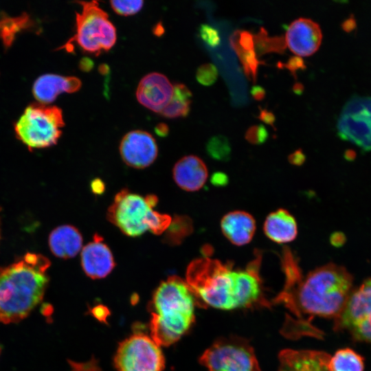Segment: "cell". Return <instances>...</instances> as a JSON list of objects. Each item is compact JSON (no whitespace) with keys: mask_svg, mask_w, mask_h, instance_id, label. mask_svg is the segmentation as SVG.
<instances>
[{"mask_svg":"<svg viewBox=\"0 0 371 371\" xmlns=\"http://www.w3.org/2000/svg\"><path fill=\"white\" fill-rule=\"evenodd\" d=\"M351 274L343 267L328 264L301 277L295 282L285 283L274 300L284 304L290 312L282 328L286 337L320 338L322 333L311 325L315 316L336 318L343 310L352 288Z\"/></svg>","mask_w":371,"mask_h":371,"instance_id":"cell-1","label":"cell"},{"mask_svg":"<svg viewBox=\"0 0 371 371\" xmlns=\"http://www.w3.org/2000/svg\"><path fill=\"white\" fill-rule=\"evenodd\" d=\"M258 258L245 270H233L218 260L202 258L188 267L186 282L196 304L232 310L248 307L262 297Z\"/></svg>","mask_w":371,"mask_h":371,"instance_id":"cell-2","label":"cell"},{"mask_svg":"<svg viewBox=\"0 0 371 371\" xmlns=\"http://www.w3.org/2000/svg\"><path fill=\"white\" fill-rule=\"evenodd\" d=\"M50 261L40 254L27 253L7 267H0V322H18L41 302L49 278Z\"/></svg>","mask_w":371,"mask_h":371,"instance_id":"cell-3","label":"cell"},{"mask_svg":"<svg viewBox=\"0 0 371 371\" xmlns=\"http://www.w3.org/2000/svg\"><path fill=\"white\" fill-rule=\"evenodd\" d=\"M195 304L186 281L174 276L161 282L150 304L152 339L159 346L178 341L194 322Z\"/></svg>","mask_w":371,"mask_h":371,"instance_id":"cell-4","label":"cell"},{"mask_svg":"<svg viewBox=\"0 0 371 371\" xmlns=\"http://www.w3.org/2000/svg\"><path fill=\"white\" fill-rule=\"evenodd\" d=\"M157 201L153 194L143 196L123 189L115 195L108 209L107 218L128 236H139L147 231L161 234L168 229L172 219L169 215L153 210Z\"/></svg>","mask_w":371,"mask_h":371,"instance_id":"cell-5","label":"cell"},{"mask_svg":"<svg viewBox=\"0 0 371 371\" xmlns=\"http://www.w3.org/2000/svg\"><path fill=\"white\" fill-rule=\"evenodd\" d=\"M81 12L76 13V32L60 48L70 49L76 43L84 51L99 55L109 50L116 42V30L109 20L108 14L97 1H78Z\"/></svg>","mask_w":371,"mask_h":371,"instance_id":"cell-6","label":"cell"},{"mask_svg":"<svg viewBox=\"0 0 371 371\" xmlns=\"http://www.w3.org/2000/svg\"><path fill=\"white\" fill-rule=\"evenodd\" d=\"M64 125L60 108L35 103L26 108L14 130L17 138L28 148H43L57 142Z\"/></svg>","mask_w":371,"mask_h":371,"instance_id":"cell-7","label":"cell"},{"mask_svg":"<svg viewBox=\"0 0 371 371\" xmlns=\"http://www.w3.org/2000/svg\"><path fill=\"white\" fill-rule=\"evenodd\" d=\"M199 361L208 371H261L251 346L238 337L216 341Z\"/></svg>","mask_w":371,"mask_h":371,"instance_id":"cell-8","label":"cell"},{"mask_svg":"<svg viewBox=\"0 0 371 371\" xmlns=\"http://www.w3.org/2000/svg\"><path fill=\"white\" fill-rule=\"evenodd\" d=\"M164 363L159 346L152 337L141 333L123 341L115 357L118 371H163Z\"/></svg>","mask_w":371,"mask_h":371,"instance_id":"cell-9","label":"cell"},{"mask_svg":"<svg viewBox=\"0 0 371 371\" xmlns=\"http://www.w3.org/2000/svg\"><path fill=\"white\" fill-rule=\"evenodd\" d=\"M337 134L365 151L371 150V97L354 96L342 109Z\"/></svg>","mask_w":371,"mask_h":371,"instance_id":"cell-10","label":"cell"},{"mask_svg":"<svg viewBox=\"0 0 371 371\" xmlns=\"http://www.w3.org/2000/svg\"><path fill=\"white\" fill-rule=\"evenodd\" d=\"M337 329H346L357 339L371 343V279L350 293L335 318Z\"/></svg>","mask_w":371,"mask_h":371,"instance_id":"cell-11","label":"cell"},{"mask_svg":"<svg viewBox=\"0 0 371 371\" xmlns=\"http://www.w3.org/2000/svg\"><path fill=\"white\" fill-rule=\"evenodd\" d=\"M123 161L135 168H144L151 165L158 154L157 145L149 133L135 130L126 133L120 145Z\"/></svg>","mask_w":371,"mask_h":371,"instance_id":"cell-12","label":"cell"},{"mask_svg":"<svg viewBox=\"0 0 371 371\" xmlns=\"http://www.w3.org/2000/svg\"><path fill=\"white\" fill-rule=\"evenodd\" d=\"M286 44L299 56H311L320 46L322 34L319 25L310 19L299 18L287 27Z\"/></svg>","mask_w":371,"mask_h":371,"instance_id":"cell-13","label":"cell"},{"mask_svg":"<svg viewBox=\"0 0 371 371\" xmlns=\"http://www.w3.org/2000/svg\"><path fill=\"white\" fill-rule=\"evenodd\" d=\"M173 94V85L164 74L153 72L144 76L136 91L138 102L147 109L161 113Z\"/></svg>","mask_w":371,"mask_h":371,"instance_id":"cell-14","label":"cell"},{"mask_svg":"<svg viewBox=\"0 0 371 371\" xmlns=\"http://www.w3.org/2000/svg\"><path fill=\"white\" fill-rule=\"evenodd\" d=\"M81 265L86 275L93 279L103 278L113 269L112 253L99 235L95 234L93 240L82 249Z\"/></svg>","mask_w":371,"mask_h":371,"instance_id":"cell-15","label":"cell"},{"mask_svg":"<svg viewBox=\"0 0 371 371\" xmlns=\"http://www.w3.org/2000/svg\"><path fill=\"white\" fill-rule=\"evenodd\" d=\"M330 359L324 352L286 349L280 352L278 371H330Z\"/></svg>","mask_w":371,"mask_h":371,"instance_id":"cell-16","label":"cell"},{"mask_svg":"<svg viewBox=\"0 0 371 371\" xmlns=\"http://www.w3.org/2000/svg\"><path fill=\"white\" fill-rule=\"evenodd\" d=\"M172 174L177 186L188 192L200 190L208 176L205 163L195 155H188L180 159L175 164Z\"/></svg>","mask_w":371,"mask_h":371,"instance_id":"cell-17","label":"cell"},{"mask_svg":"<svg viewBox=\"0 0 371 371\" xmlns=\"http://www.w3.org/2000/svg\"><path fill=\"white\" fill-rule=\"evenodd\" d=\"M221 229L230 243L243 246L252 240L256 231V221L248 212L235 210L224 215L221 221Z\"/></svg>","mask_w":371,"mask_h":371,"instance_id":"cell-18","label":"cell"},{"mask_svg":"<svg viewBox=\"0 0 371 371\" xmlns=\"http://www.w3.org/2000/svg\"><path fill=\"white\" fill-rule=\"evenodd\" d=\"M80 79L73 76L45 74L40 76L33 85V93L41 103L53 102L60 93H74L81 87Z\"/></svg>","mask_w":371,"mask_h":371,"instance_id":"cell-19","label":"cell"},{"mask_svg":"<svg viewBox=\"0 0 371 371\" xmlns=\"http://www.w3.org/2000/svg\"><path fill=\"white\" fill-rule=\"evenodd\" d=\"M265 236L274 243L282 244L291 242L297 235V225L294 216L285 209L271 212L263 225Z\"/></svg>","mask_w":371,"mask_h":371,"instance_id":"cell-20","label":"cell"},{"mask_svg":"<svg viewBox=\"0 0 371 371\" xmlns=\"http://www.w3.org/2000/svg\"><path fill=\"white\" fill-rule=\"evenodd\" d=\"M82 245L81 234L71 225L58 226L49 236L50 250L58 258L67 259L74 257L80 251Z\"/></svg>","mask_w":371,"mask_h":371,"instance_id":"cell-21","label":"cell"},{"mask_svg":"<svg viewBox=\"0 0 371 371\" xmlns=\"http://www.w3.org/2000/svg\"><path fill=\"white\" fill-rule=\"evenodd\" d=\"M192 96V92L185 85H173L172 98L160 113L168 118L186 117L190 111Z\"/></svg>","mask_w":371,"mask_h":371,"instance_id":"cell-22","label":"cell"},{"mask_svg":"<svg viewBox=\"0 0 371 371\" xmlns=\"http://www.w3.org/2000/svg\"><path fill=\"white\" fill-rule=\"evenodd\" d=\"M330 371H363L362 357L349 348L341 349L330 357L328 362Z\"/></svg>","mask_w":371,"mask_h":371,"instance_id":"cell-23","label":"cell"},{"mask_svg":"<svg viewBox=\"0 0 371 371\" xmlns=\"http://www.w3.org/2000/svg\"><path fill=\"white\" fill-rule=\"evenodd\" d=\"M254 50L258 56L269 52L282 54L286 46L283 36H269L264 27H261L259 32L254 35Z\"/></svg>","mask_w":371,"mask_h":371,"instance_id":"cell-24","label":"cell"},{"mask_svg":"<svg viewBox=\"0 0 371 371\" xmlns=\"http://www.w3.org/2000/svg\"><path fill=\"white\" fill-rule=\"evenodd\" d=\"M206 150L214 159L223 161L230 159L232 153L228 139L222 135L212 137L206 144Z\"/></svg>","mask_w":371,"mask_h":371,"instance_id":"cell-25","label":"cell"},{"mask_svg":"<svg viewBox=\"0 0 371 371\" xmlns=\"http://www.w3.org/2000/svg\"><path fill=\"white\" fill-rule=\"evenodd\" d=\"M166 239L169 243L178 244L192 231V223L187 216H177L172 220Z\"/></svg>","mask_w":371,"mask_h":371,"instance_id":"cell-26","label":"cell"},{"mask_svg":"<svg viewBox=\"0 0 371 371\" xmlns=\"http://www.w3.org/2000/svg\"><path fill=\"white\" fill-rule=\"evenodd\" d=\"M235 52L240 60L245 74L249 79H251L255 82L258 65L264 63L258 60L255 50L244 51L238 49Z\"/></svg>","mask_w":371,"mask_h":371,"instance_id":"cell-27","label":"cell"},{"mask_svg":"<svg viewBox=\"0 0 371 371\" xmlns=\"http://www.w3.org/2000/svg\"><path fill=\"white\" fill-rule=\"evenodd\" d=\"M26 21L27 18L19 17L4 19L0 21V36L5 45L12 43L14 34L21 28Z\"/></svg>","mask_w":371,"mask_h":371,"instance_id":"cell-28","label":"cell"},{"mask_svg":"<svg viewBox=\"0 0 371 371\" xmlns=\"http://www.w3.org/2000/svg\"><path fill=\"white\" fill-rule=\"evenodd\" d=\"M229 43L234 51L238 49L244 51L254 50V35L246 30H236L230 36Z\"/></svg>","mask_w":371,"mask_h":371,"instance_id":"cell-29","label":"cell"},{"mask_svg":"<svg viewBox=\"0 0 371 371\" xmlns=\"http://www.w3.org/2000/svg\"><path fill=\"white\" fill-rule=\"evenodd\" d=\"M110 3L117 14L126 16L138 12L142 8L144 1L142 0H113L110 1Z\"/></svg>","mask_w":371,"mask_h":371,"instance_id":"cell-30","label":"cell"},{"mask_svg":"<svg viewBox=\"0 0 371 371\" xmlns=\"http://www.w3.org/2000/svg\"><path fill=\"white\" fill-rule=\"evenodd\" d=\"M218 70L212 63L201 65L196 71V78L201 85L209 86L212 85L217 79Z\"/></svg>","mask_w":371,"mask_h":371,"instance_id":"cell-31","label":"cell"},{"mask_svg":"<svg viewBox=\"0 0 371 371\" xmlns=\"http://www.w3.org/2000/svg\"><path fill=\"white\" fill-rule=\"evenodd\" d=\"M245 137L246 140L250 144L258 145L267 141L269 137V133L264 125H254L247 129Z\"/></svg>","mask_w":371,"mask_h":371,"instance_id":"cell-32","label":"cell"},{"mask_svg":"<svg viewBox=\"0 0 371 371\" xmlns=\"http://www.w3.org/2000/svg\"><path fill=\"white\" fill-rule=\"evenodd\" d=\"M199 35L202 40L211 47H215L221 43V36L218 31L208 24L201 25Z\"/></svg>","mask_w":371,"mask_h":371,"instance_id":"cell-33","label":"cell"},{"mask_svg":"<svg viewBox=\"0 0 371 371\" xmlns=\"http://www.w3.org/2000/svg\"><path fill=\"white\" fill-rule=\"evenodd\" d=\"M278 67L280 68H286L295 78L296 71L299 69H304L306 68L303 59L299 56H291L286 63H278Z\"/></svg>","mask_w":371,"mask_h":371,"instance_id":"cell-34","label":"cell"},{"mask_svg":"<svg viewBox=\"0 0 371 371\" xmlns=\"http://www.w3.org/2000/svg\"><path fill=\"white\" fill-rule=\"evenodd\" d=\"M258 119L274 128L275 115L270 111L260 107Z\"/></svg>","mask_w":371,"mask_h":371,"instance_id":"cell-35","label":"cell"},{"mask_svg":"<svg viewBox=\"0 0 371 371\" xmlns=\"http://www.w3.org/2000/svg\"><path fill=\"white\" fill-rule=\"evenodd\" d=\"M288 159L291 164L300 166L304 162L306 157L302 149H298L290 154Z\"/></svg>","mask_w":371,"mask_h":371,"instance_id":"cell-36","label":"cell"},{"mask_svg":"<svg viewBox=\"0 0 371 371\" xmlns=\"http://www.w3.org/2000/svg\"><path fill=\"white\" fill-rule=\"evenodd\" d=\"M211 182L216 186H225L228 183V177L225 173L217 172L212 176Z\"/></svg>","mask_w":371,"mask_h":371,"instance_id":"cell-37","label":"cell"},{"mask_svg":"<svg viewBox=\"0 0 371 371\" xmlns=\"http://www.w3.org/2000/svg\"><path fill=\"white\" fill-rule=\"evenodd\" d=\"M251 94L256 100L260 101L265 98L266 92L262 87L254 85L251 87Z\"/></svg>","mask_w":371,"mask_h":371,"instance_id":"cell-38","label":"cell"},{"mask_svg":"<svg viewBox=\"0 0 371 371\" xmlns=\"http://www.w3.org/2000/svg\"><path fill=\"white\" fill-rule=\"evenodd\" d=\"M94 63L91 59L87 57L82 58L79 63L80 69L83 71H90L93 67Z\"/></svg>","mask_w":371,"mask_h":371,"instance_id":"cell-39","label":"cell"},{"mask_svg":"<svg viewBox=\"0 0 371 371\" xmlns=\"http://www.w3.org/2000/svg\"><path fill=\"white\" fill-rule=\"evenodd\" d=\"M155 131L159 136L165 137L168 135L169 128L167 124L159 123L156 126Z\"/></svg>","mask_w":371,"mask_h":371,"instance_id":"cell-40","label":"cell"},{"mask_svg":"<svg viewBox=\"0 0 371 371\" xmlns=\"http://www.w3.org/2000/svg\"><path fill=\"white\" fill-rule=\"evenodd\" d=\"M341 27L346 32H350L355 27V21L353 18H349L342 23Z\"/></svg>","mask_w":371,"mask_h":371,"instance_id":"cell-41","label":"cell"},{"mask_svg":"<svg viewBox=\"0 0 371 371\" xmlns=\"http://www.w3.org/2000/svg\"><path fill=\"white\" fill-rule=\"evenodd\" d=\"M91 188L93 192L99 194L104 191V186L101 181L97 179L92 183Z\"/></svg>","mask_w":371,"mask_h":371,"instance_id":"cell-42","label":"cell"},{"mask_svg":"<svg viewBox=\"0 0 371 371\" xmlns=\"http://www.w3.org/2000/svg\"><path fill=\"white\" fill-rule=\"evenodd\" d=\"M94 315L98 318L101 319L102 317H104L106 315V313L105 312V308L104 307L97 306L95 308L93 311Z\"/></svg>","mask_w":371,"mask_h":371,"instance_id":"cell-43","label":"cell"},{"mask_svg":"<svg viewBox=\"0 0 371 371\" xmlns=\"http://www.w3.org/2000/svg\"><path fill=\"white\" fill-rule=\"evenodd\" d=\"M293 91L297 95H301L304 91V85L301 82H295L293 86Z\"/></svg>","mask_w":371,"mask_h":371,"instance_id":"cell-44","label":"cell"},{"mask_svg":"<svg viewBox=\"0 0 371 371\" xmlns=\"http://www.w3.org/2000/svg\"><path fill=\"white\" fill-rule=\"evenodd\" d=\"M99 71L102 74H106L109 71V67L106 65H101L99 68Z\"/></svg>","mask_w":371,"mask_h":371,"instance_id":"cell-45","label":"cell"},{"mask_svg":"<svg viewBox=\"0 0 371 371\" xmlns=\"http://www.w3.org/2000/svg\"><path fill=\"white\" fill-rule=\"evenodd\" d=\"M1 346H0V354H1Z\"/></svg>","mask_w":371,"mask_h":371,"instance_id":"cell-46","label":"cell"}]
</instances>
